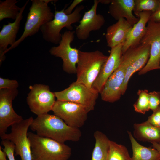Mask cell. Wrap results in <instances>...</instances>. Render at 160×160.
I'll list each match as a JSON object with an SVG mask.
<instances>
[{
    "label": "cell",
    "instance_id": "6da1fadb",
    "mask_svg": "<svg viewBox=\"0 0 160 160\" xmlns=\"http://www.w3.org/2000/svg\"><path fill=\"white\" fill-rule=\"evenodd\" d=\"M30 127L40 136L63 143L67 141H78L82 134L79 128L68 126L55 114L47 113L37 116Z\"/></svg>",
    "mask_w": 160,
    "mask_h": 160
},
{
    "label": "cell",
    "instance_id": "7a4b0ae2",
    "mask_svg": "<svg viewBox=\"0 0 160 160\" xmlns=\"http://www.w3.org/2000/svg\"><path fill=\"white\" fill-rule=\"evenodd\" d=\"M27 136L33 160H68L71 156V148L64 143L31 132Z\"/></svg>",
    "mask_w": 160,
    "mask_h": 160
},
{
    "label": "cell",
    "instance_id": "3957f363",
    "mask_svg": "<svg viewBox=\"0 0 160 160\" xmlns=\"http://www.w3.org/2000/svg\"><path fill=\"white\" fill-rule=\"evenodd\" d=\"M31 5L29 9L24 31L20 37L12 46L8 48L5 54L17 47L25 38L35 35L40 30L41 27L52 20L54 13L52 12L48 3L51 0H31Z\"/></svg>",
    "mask_w": 160,
    "mask_h": 160
},
{
    "label": "cell",
    "instance_id": "277c9868",
    "mask_svg": "<svg viewBox=\"0 0 160 160\" xmlns=\"http://www.w3.org/2000/svg\"><path fill=\"white\" fill-rule=\"evenodd\" d=\"M108 57L98 50L92 52L79 50L76 81L93 89L92 85Z\"/></svg>",
    "mask_w": 160,
    "mask_h": 160
},
{
    "label": "cell",
    "instance_id": "5b68a950",
    "mask_svg": "<svg viewBox=\"0 0 160 160\" xmlns=\"http://www.w3.org/2000/svg\"><path fill=\"white\" fill-rule=\"evenodd\" d=\"M66 7L61 10H55L53 19L41 27L40 31L45 41L56 44H59L62 38L61 30L66 28L68 31L73 29L72 24L79 22L81 17V12L84 8L83 5L77 6L73 12L67 15L65 12Z\"/></svg>",
    "mask_w": 160,
    "mask_h": 160
},
{
    "label": "cell",
    "instance_id": "8992f818",
    "mask_svg": "<svg viewBox=\"0 0 160 160\" xmlns=\"http://www.w3.org/2000/svg\"><path fill=\"white\" fill-rule=\"evenodd\" d=\"M150 46L140 44L129 48L122 55L120 63L126 65L127 69L121 89L123 95L127 89L129 81L133 74L142 69L147 63L150 55Z\"/></svg>",
    "mask_w": 160,
    "mask_h": 160
},
{
    "label": "cell",
    "instance_id": "52a82bcc",
    "mask_svg": "<svg viewBox=\"0 0 160 160\" xmlns=\"http://www.w3.org/2000/svg\"><path fill=\"white\" fill-rule=\"evenodd\" d=\"M99 93L84 84L75 81L68 87L54 92L57 100L76 103L84 107L88 113L94 109Z\"/></svg>",
    "mask_w": 160,
    "mask_h": 160
},
{
    "label": "cell",
    "instance_id": "ba28073f",
    "mask_svg": "<svg viewBox=\"0 0 160 160\" xmlns=\"http://www.w3.org/2000/svg\"><path fill=\"white\" fill-rule=\"evenodd\" d=\"M33 119L31 117L12 125L10 133L0 136L2 140H8L14 143L15 155L19 156L21 160H33L27 131Z\"/></svg>",
    "mask_w": 160,
    "mask_h": 160
},
{
    "label": "cell",
    "instance_id": "9c48e42d",
    "mask_svg": "<svg viewBox=\"0 0 160 160\" xmlns=\"http://www.w3.org/2000/svg\"><path fill=\"white\" fill-rule=\"evenodd\" d=\"M75 33L74 31H65L62 34L61 39L58 45L52 47L49 50L51 55L62 59L63 69L69 74L76 73L78 60L79 50L71 46Z\"/></svg>",
    "mask_w": 160,
    "mask_h": 160
},
{
    "label": "cell",
    "instance_id": "30bf717a",
    "mask_svg": "<svg viewBox=\"0 0 160 160\" xmlns=\"http://www.w3.org/2000/svg\"><path fill=\"white\" fill-rule=\"evenodd\" d=\"M140 44L150 46L149 60L145 67L139 71V75L154 70L160 69V22L149 20L145 33Z\"/></svg>",
    "mask_w": 160,
    "mask_h": 160
},
{
    "label": "cell",
    "instance_id": "8fae6325",
    "mask_svg": "<svg viewBox=\"0 0 160 160\" xmlns=\"http://www.w3.org/2000/svg\"><path fill=\"white\" fill-rule=\"evenodd\" d=\"M29 89L27 102L32 112L39 116L52 111L56 101L55 97L48 86L35 84L30 86Z\"/></svg>",
    "mask_w": 160,
    "mask_h": 160
},
{
    "label": "cell",
    "instance_id": "7c38bea8",
    "mask_svg": "<svg viewBox=\"0 0 160 160\" xmlns=\"http://www.w3.org/2000/svg\"><path fill=\"white\" fill-rule=\"evenodd\" d=\"M52 111L66 124L74 128L83 126L87 118L88 112L85 108L72 102L57 100Z\"/></svg>",
    "mask_w": 160,
    "mask_h": 160
},
{
    "label": "cell",
    "instance_id": "4fadbf2b",
    "mask_svg": "<svg viewBox=\"0 0 160 160\" xmlns=\"http://www.w3.org/2000/svg\"><path fill=\"white\" fill-rule=\"evenodd\" d=\"M18 92L17 89H0V136L6 133L9 127L23 119L12 106V101Z\"/></svg>",
    "mask_w": 160,
    "mask_h": 160
},
{
    "label": "cell",
    "instance_id": "5bb4252c",
    "mask_svg": "<svg viewBox=\"0 0 160 160\" xmlns=\"http://www.w3.org/2000/svg\"><path fill=\"white\" fill-rule=\"evenodd\" d=\"M99 3L98 0H95L91 9L85 12L77 26L75 33L78 39L84 40L87 39L92 31L99 30L104 25L105 20L100 14H97V10Z\"/></svg>",
    "mask_w": 160,
    "mask_h": 160
},
{
    "label": "cell",
    "instance_id": "9a60e30c",
    "mask_svg": "<svg viewBox=\"0 0 160 160\" xmlns=\"http://www.w3.org/2000/svg\"><path fill=\"white\" fill-rule=\"evenodd\" d=\"M127 66L120 63L106 81L100 93L103 101L114 103L119 100L122 95L121 89L126 73Z\"/></svg>",
    "mask_w": 160,
    "mask_h": 160
},
{
    "label": "cell",
    "instance_id": "2e32d148",
    "mask_svg": "<svg viewBox=\"0 0 160 160\" xmlns=\"http://www.w3.org/2000/svg\"><path fill=\"white\" fill-rule=\"evenodd\" d=\"M123 44H121L111 48L110 55L92 85V89L99 93L101 92L108 79L120 65Z\"/></svg>",
    "mask_w": 160,
    "mask_h": 160
},
{
    "label": "cell",
    "instance_id": "e0dca14e",
    "mask_svg": "<svg viewBox=\"0 0 160 160\" xmlns=\"http://www.w3.org/2000/svg\"><path fill=\"white\" fill-rule=\"evenodd\" d=\"M29 1H27L21 7L19 14L15 21L12 23L8 22L7 25H3L0 32V65L5 58V52L8 49V46H12L16 41L17 35L23 18V14Z\"/></svg>",
    "mask_w": 160,
    "mask_h": 160
},
{
    "label": "cell",
    "instance_id": "ac0fdd59",
    "mask_svg": "<svg viewBox=\"0 0 160 160\" xmlns=\"http://www.w3.org/2000/svg\"><path fill=\"white\" fill-rule=\"evenodd\" d=\"M152 13L151 11H145L138 14V21L133 25L123 43L122 49V55L129 48L140 44L145 33L147 25Z\"/></svg>",
    "mask_w": 160,
    "mask_h": 160
},
{
    "label": "cell",
    "instance_id": "d6986e66",
    "mask_svg": "<svg viewBox=\"0 0 160 160\" xmlns=\"http://www.w3.org/2000/svg\"><path fill=\"white\" fill-rule=\"evenodd\" d=\"M132 27L124 18H121L115 23L109 26L105 35L108 46L111 48L123 44Z\"/></svg>",
    "mask_w": 160,
    "mask_h": 160
},
{
    "label": "cell",
    "instance_id": "ffe728a7",
    "mask_svg": "<svg viewBox=\"0 0 160 160\" xmlns=\"http://www.w3.org/2000/svg\"><path fill=\"white\" fill-rule=\"evenodd\" d=\"M134 6V0H112L109 13L115 20L124 18L133 26L139 20L133 14Z\"/></svg>",
    "mask_w": 160,
    "mask_h": 160
},
{
    "label": "cell",
    "instance_id": "44dd1931",
    "mask_svg": "<svg viewBox=\"0 0 160 160\" xmlns=\"http://www.w3.org/2000/svg\"><path fill=\"white\" fill-rule=\"evenodd\" d=\"M133 127V136L138 140L160 143V127L154 126L146 121L134 124Z\"/></svg>",
    "mask_w": 160,
    "mask_h": 160
},
{
    "label": "cell",
    "instance_id": "7402d4cb",
    "mask_svg": "<svg viewBox=\"0 0 160 160\" xmlns=\"http://www.w3.org/2000/svg\"><path fill=\"white\" fill-rule=\"evenodd\" d=\"M131 143L132 155L131 160H160V153L156 149L143 146L139 143L132 133L128 131Z\"/></svg>",
    "mask_w": 160,
    "mask_h": 160
},
{
    "label": "cell",
    "instance_id": "603a6c76",
    "mask_svg": "<svg viewBox=\"0 0 160 160\" xmlns=\"http://www.w3.org/2000/svg\"><path fill=\"white\" fill-rule=\"evenodd\" d=\"M95 144L91 160H107L110 140L104 134L97 130L94 133Z\"/></svg>",
    "mask_w": 160,
    "mask_h": 160
},
{
    "label": "cell",
    "instance_id": "cb8c5ba5",
    "mask_svg": "<svg viewBox=\"0 0 160 160\" xmlns=\"http://www.w3.org/2000/svg\"><path fill=\"white\" fill-rule=\"evenodd\" d=\"M18 2L16 0L0 1V21L6 18L16 19L21 9L16 5Z\"/></svg>",
    "mask_w": 160,
    "mask_h": 160
},
{
    "label": "cell",
    "instance_id": "d4e9b609",
    "mask_svg": "<svg viewBox=\"0 0 160 160\" xmlns=\"http://www.w3.org/2000/svg\"><path fill=\"white\" fill-rule=\"evenodd\" d=\"M107 160H131L126 147L110 140Z\"/></svg>",
    "mask_w": 160,
    "mask_h": 160
},
{
    "label": "cell",
    "instance_id": "484cf974",
    "mask_svg": "<svg viewBox=\"0 0 160 160\" xmlns=\"http://www.w3.org/2000/svg\"><path fill=\"white\" fill-rule=\"evenodd\" d=\"M160 4V0H134L133 12L137 17L143 12L150 11L154 12Z\"/></svg>",
    "mask_w": 160,
    "mask_h": 160
},
{
    "label": "cell",
    "instance_id": "4316f807",
    "mask_svg": "<svg viewBox=\"0 0 160 160\" xmlns=\"http://www.w3.org/2000/svg\"><path fill=\"white\" fill-rule=\"evenodd\" d=\"M137 94L138 97L133 105L134 110L137 112L145 114L150 110L149 92L147 89H139Z\"/></svg>",
    "mask_w": 160,
    "mask_h": 160
},
{
    "label": "cell",
    "instance_id": "83f0119b",
    "mask_svg": "<svg viewBox=\"0 0 160 160\" xmlns=\"http://www.w3.org/2000/svg\"><path fill=\"white\" fill-rule=\"evenodd\" d=\"M149 100L150 109L153 111L160 105V92H149Z\"/></svg>",
    "mask_w": 160,
    "mask_h": 160
},
{
    "label": "cell",
    "instance_id": "f1b7e54d",
    "mask_svg": "<svg viewBox=\"0 0 160 160\" xmlns=\"http://www.w3.org/2000/svg\"><path fill=\"white\" fill-rule=\"evenodd\" d=\"M1 144L4 147L2 150L7 154L9 160H15L14 153L15 145L14 143L8 140H2Z\"/></svg>",
    "mask_w": 160,
    "mask_h": 160
},
{
    "label": "cell",
    "instance_id": "f546056e",
    "mask_svg": "<svg viewBox=\"0 0 160 160\" xmlns=\"http://www.w3.org/2000/svg\"><path fill=\"white\" fill-rule=\"evenodd\" d=\"M19 86L18 82L15 80H10L0 78V89H17Z\"/></svg>",
    "mask_w": 160,
    "mask_h": 160
},
{
    "label": "cell",
    "instance_id": "4dcf8cb0",
    "mask_svg": "<svg viewBox=\"0 0 160 160\" xmlns=\"http://www.w3.org/2000/svg\"><path fill=\"white\" fill-rule=\"evenodd\" d=\"M146 121L154 126L160 127V105L153 111Z\"/></svg>",
    "mask_w": 160,
    "mask_h": 160
},
{
    "label": "cell",
    "instance_id": "1f68e13d",
    "mask_svg": "<svg viewBox=\"0 0 160 160\" xmlns=\"http://www.w3.org/2000/svg\"><path fill=\"white\" fill-rule=\"evenodd\" d=\"M84 1L83 0H74L70 5L65 10V12L67 15H70L73 12V10L80 3Z\"/></svg>",
    "mask_w": 160,
    "mask_h": 160
},
{
    "label": "cell",
    "instance_id": "d6a6232c",
    "mask_svg": "<svg viewBox=\"0 0 160 160\" xmlns=\"http://www.w3.org/2000/svg\"><path fill=\"white\" fill-rule=\"evenodd\" d=\"M149 20L160 22V4L157 9L151 15Z\"/></svg>",
    "mask_w": 160,
    "mask_h": 160
},
{
    "label": "cell",
    "instance_id": "836d02e7",
    "mask_svg": "<svg viewBox=\"0 0 160 160\" xmlns=\"http://www.w3.org/2000/svg\"><path fill=\"white\" fill-rule=\"evenodd\" d=\"M7 156V154L2 150L1 146H0V160H7L6 159Z\"/></svg>",
    "mask_w": 160,
    "mask_h": 160
},
{
    "label": "cell",
    "instance_id": "e575fe53",
    "mask_svg": "<svg viewBox=\"0 0 160 160\" xmlns=\"http://www.w3.org/2000/svg\"><path fill=\"white\" fill-rule=\"evenodd\" d=\"M153 145V148L156 149L160 153V143H151Z\"/></svg>",
    "mask_w": 160,
    "mask_h": 160
},
{
    "label": "cell",
    "instance_id": "d590c367",
    "mask_svg": "<svg viewBox=\"0 0 160 160\" xmlns=\"http://www.w3.org/2000/svg\"><path fill=\"white\" fill-rule=\"evenodd\" d=\"M99 3L104 4H110L112 0H98Z\"/></svg>",
    "mask_w": 160,
    "mask_h": 160
},
{
    "label": "cell",
    "instance_id": "8d00e7d4",
    "mask_svg": "<svg viewBox=\"0 0 160 160\" xmlns=\"http://www.w3.org/2000/svg\"><path fill=\"white\" fill-rule=\"evenodd\" d=\"M159 65H160V62Z\"/></svg>",
    "mask_w": 160,
    "mask_h": 160
},
{
    "label": "cell",
    "instance_id": "74e56055",
    "mask_svg": "<svg viewBox=\"0 0 160 160\" xmlns=\"http://www.w3.org/2000/svg\"></svg>",
    "mask_w": 160,
    "mask_h": 160
}]
</instances>
